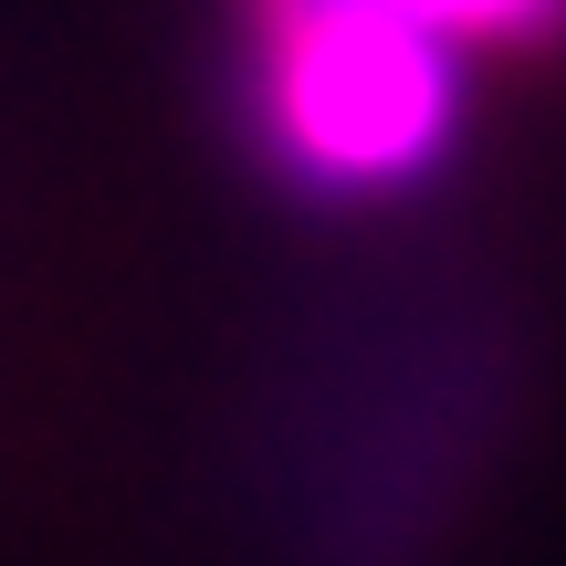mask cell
Instances as JSON below:
<instances>
[{"label": "cell", "instance_id": "obj_1", "mask_svg": "<svg viewBox=\"0 0 566 566\" xmlns=\"http://www.w3.org/2000/svg\"><path fill=\"white\" fill-rule=\"evenodd\" d=\"M462 63L441 21L399 0H263L252 11V105L294 189L378 200L441 168L462 126Z\"/></svg>", "mask_w": 566, "mask_h": 566}, {"label": "cell", "instance_id": "obj_2", "mask_svg": "<svg viewBox=\"0 0 566 566\" xmlns=\"http://www.w3.org/2000/svg\"><path fill=\"white\" fill-rule=\"evenodd\" d=\"M399 11L441 21L451 42H535L566 21V0H399Z\"/></svg>", "mask_w": 566, "mask_h": 566}]
</instances>
